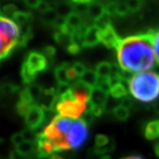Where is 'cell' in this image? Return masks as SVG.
Segmentation results:
<instances>
[{"instance_id": "34", "label": "cell", "mask_w": 159, "mask_h": 159, "mask_svg": "<svg viewBox=\"0 0 159 159\" xmlns=\"http://www.w3.org/2000/svg\"><path fill=\"white\" fill-rule=\"evenodd\" d=\"M66 25V18L62 17V16H57L56 20H55V22L53 24V26L56 29H57V30H60Z\"/></svg>"}, {"instance_id": "3", "label": "cell", "mask_w": 159, "mask_h": 159, "mask_svg": "<svg viewBox=\"0 0 159 159\" xmlns=\"http://www.w3.org/2000/svg\"><path fill=\"white\" fill-rule=\"evenodd\" d=\"M20 33L17 24L10 18L0 15V62L20 46Z\"/></svg>"}, {"instance_id": "42", "label": "cell", "mask_w": 159, "mask_h": 159, "mask_svg": "<svg viewBox=\"0 0 159 159\" xmlns=\"http://www.w3.org/2000/svg\"><path fill=\"white\" fill-rule=\"evenodd\" d=\"M122 159H144L142 157H140V156H136V155H132V156H128V157H126L125 158H122Z\"/></svg>"}, {"instance_id": "1", "label": "cell", "mask_w": 159, "mask_h": 159, "mask_svg": "<svg viewBox=\"0 0 159 159\" xmlns=\"http://www.w3.org/2000/svg\"><path fill=\"white\" fill-rule=\"evenodd\" d=\"M153 31L121 38L116 51L118 65L123 71L138 74L154 68L157 59L152 43Z\"/></svg>"}, {"instance_id": "8", "label": "cell", "mask_w": 159, "mask_h": 159, "mask_svg": "<svg viewBox=\"0 0 159 159\" xmlns=\"http://www.w3.org/2000/svg\"><path fill=\"white\" fill-rule=\"evenodd\" d=\"M120 40L121 38L119 37L111 23L107 25L105 28L100 29V43H102L106 48H117Z\"/></svg>"}, {"instance_id": "7", "label": "cell", "mask_w": 159, "mask_h": 159, "mask_svg": "<svg viewBox=\"0 0 159 159\" xmlns=\"http://www.w3.org/2000/svg\"><path fill=\"white\" fill-rule=\"evenodd\" d=\"M24 119L28 128L34 131L44 123L46 119L45 111L40 106V104L35 103L29 109L24 116Z\"/></svg>"}, {"instance_id": "29", "label": "cell", "mask_w": 159, "mask_h": 159, "mask_svg": "<svg viewBox=\"0 0 159 159\" xmlns=\"http://www.w3.org/2000/svg\"><path fill=\"white\" fill-rule=\"evenodd\" d=\"M72 67L74 70V72L76 73L77 76L80 78L83 74H85V72L87 71L86 66L81 62H74L72 64Z\"/></svg>"}, {"instance_id": "23", "label": "cell", "mask_w": 159, "mask_h": 159, "mask_svg": "<svg viewBox=\"0 0 159 159\" xmlns=\"http://www.w3.org/2000/svg\"><path fill=\"white\" fill-rule=\"evenodd\" d=\"M116 148V144L114 140L111 139L110 143H109L107 146L105 147H102V148H97L95 147L94 148V152L97 154V155H100V156H103V155H108L110 152H112L114 149Z\"/></svg>"}, {"instance_id": "9", "label": "cell", "mask_w": 159, "mask_h": 159, "mask_svg": "<svg viewBox=\"0 0 159 159\" xmlns=\"http://www.w3.org/2000/svg\"><path fill=\"white\" fill-rule=\"evenodd\" d=\"M100 43V29L96 24L87 26L83 32V48H93Z\"/></svg>"}, {"instance_id": "38", "label": "cell", "mask_w": 159, "mask_h": 159, "mask_svg": "<svg viewBox=\"0 0 159 159\" xmlns=\"http://www.w3.org/2000/svg\"><path fill=\"white\" fill-rule=\"evenodd\" d=\"M51 8V6H50V4L48 2H45V1H41L39 4V6L37 7V10L41 12V13H43L45 12L48 10H50Z\"/></svg>"}, {"instance_id": "20", "label": "cell", "mask_w": 159, "mask_h": 159, "mask_svg": "<svg viewBox=\"0 0 159 159\" xmlns=\"http://www.w3.org/2000/svg\"><path fill=\"white\" fill-rule=\"evenodd\" d=\"M112 114L116 119L119 121H125L130 117V111L128 109L125 108L121 104L117 105L115 108L112 110Z\"/></svg>"}, {"instance_id": "5", "label": "cell", "mask_w": 159, "mask_h": 159, "mask_svg": "<svg viewBox=\"0 0 159 159\" xmlns=\"http://www.w3.org/2000/svg\"><path fill=\"white\" fill-rule=\"evenodd\" d=\"M87 103L88 102L74 98L71 89L66 94L61 97H57V103L55 111L61 117L77 120L86 112Z\"/></svg>"}, {"instance_id": "40", "label": "cell", "mask_w": 159, "mask_h": 159, "mask_svg": "<svg viewBox=\"0 0 159 159\" xmlns=\"http://www.w3.org/2000/svg\"><path fill=\"white\" fill-rule=\"evenodd\" d=\"M10 159H26L25 157H22L20 156V154H18L15 150L12 151L11 154H10Z\"/></svg>"}, {"instance_id": "15", "label": "cell", "mask_w": 159, "mask_h": 159, "mask_svg": "<svg viewBox=\"0 0 159 159\" xmlns=\"http://www.w3.org/2000/svg\"><path fill=\"white\" fill-rule=\"evenodd\" d=\"M95 71L99 78H111L112 72V64L108 61H101L97 65Z\"/></svg>"}, {"instance_id": "39", "label": "cell", "mask_w": 159, "mask_h": 159, "mask_svg": "<svg viewBox=\"0 0 159 159\" xmlns=\"http://www.w3.org/2000/svg\"><path fill=\"white\" fill-rule=\"evenodd\" d=\"M41 1H37V0H27L25 1V5L28 6L29 8H32V9H36L39 6Z\"/></svg>"}, {"instance_id": "27", "label": "cell", "mask_w": 159, "mask_h": 159, "mask_svg": "<svg viewBox=\"0 0 159 159\" xmlns=\"http://www.w3.org/2000/svg\"><path fill=\"white\" fill-rule=\"evenodd\" d=\"M152 43H153L154 51H155V55H156V59L159 65V30L153 31Z\"/></svg>"}, {"instance_id": "21", "label": "cell", "mask_w": 159, "mask_h": 159, "mask_svg": "<svg viewBox=\"0 0 159 159\" xmlns=\"http://www.w3.org/2000/svg\"><path fill=\"white\" fill-rule=\"evenodd\" d=\"M57 13L54 7H51L50 10L42 13V20L43 22L48 25H53L56 19L57 18Z\"/></svg>"}, {"instance_id": "12", "label": "cell", "mask_w": 159, "mask_h": 159, "mask_svg": "<svg viewBox=\"0 0 159 159\" xmlns=\"http://www.w3.org/2000/svg\"><path fill=\"white\" fill-rule=\"evenodd\" d=\"M66 24L69 28L73 29L74 31H78L85 28L86 26H89L83 20L82 16L75 11L71 13L68 17L66 18Z\"/></svg>"}, {"instance_id": "14", "label": "cell", "mask_w": 159, "mask_h": 159, "mask_svg": "<svg viewBox=\"0 0 159 159\" xmlns=\"http://www.w3.org/2000/svg\"><path fill=\"white\" fill-rule=\"evenodd\" d=\"M69 65H70L69 63H62L55 68L54 74L58 84H71L67 77V72H66Z\"/></svg>"}, {"instance_id": "43", "label": "cell", "mask_w": 159, "mask_h": 159, "mask_svg": "<svg viewBox=\"0 0 159 159\" xmlns=\"http://www.w3.org/2000/svg\"><path fill=\"white\" fill-rule=\"evenodd\" d=\"M154 149H155V153L157 155V157H159V142L156 143V145L154 147Z\"/></svg>"}, {"instance_id": "19", "label": "cell", "mask_w": 159, "mask_h": 159, "mask_svg": "<svg viewBox=\"0 0 159 159\" xmlns=\"http://www.w3.org/2000/svg\"><path fill=\"white\" fill-rule=\"evenodd\" d=\"M55 10L57 11L58 16H62V17L67 18L74 11V5L72 4V2L67 3V2H63V3H59L56 7H54Z\"/></svg>"}, {"instance_id": "24", "label": "cell", "mask_w": 159, "mask_h": 159, "mask_svg": "<svg viewBox=\"0 0 159 159\" xmlns=\"http://www.w3.org/2000/svg\"><path fill=\"white\" fill-rule=\"evenodd\" d=\"M111 86H112V83H111V80L110 78H105V79L104 78H99L97 87L99 88L101 90L104 91L105 93L110 94Z\"/></svg>"}, {"instance_id": "41", "label": "cell", "mask_w": 159, "mask_h": 159, "mask_svg": "<svg viewBox=\"0 0 159 159\" xmlns=\"http://www.w3.org/2000/svg\"><path fill=\"white\" fill-rule=\"evenodd\" d=\"M34 159H53L52 155L49 156V155H43V154L36 153V156L34 157Z\"/></svg>"}, {"instance_id": "26", "label": "cell", "mask_w": 159, "mask_h": 159, "mask_svg": "<svg viewBox=\"0 0 159 159\" xmlns=\"http://www.w3.org/2000/svg\"><path fill=\"white\" fill-rule=\"evenodd\" d=\"M104 11L105 14L111 17L117 15V2H107L104 4Z\"/></svg>"}, {"instance_id": "35", "label": "cell", "mask_w": 159, "mask_h": 159, "mask_svg": "<svg viewBox=\"0 0 159 159\" xmlns=\"http://www.w3.org/2000/svg\"><path fill=\"white\" fill-rule=\"evenodd\" d=\"M81 47L78 44H75V43H70L67 47H66V51H68L70 54L72 55H76L78 54L80 51H81Z\"/></svg>"}, {"instance_id": "18", "label": "cell", "mask_w": 159, "mask_h": 159, "mask_svg": "<svg viewBox=\"0 0 159 159\" xmlns=\"http://www.w3.org/2000/svg\"><path fill=\"white\" fill-rule=\"evenodd\" d=\"M15 151L22 157H29L36 151V144L31 142H24L15 148Z\"/></svg>"}, {"instance_id": "13", "label": "cell", "mask_w": 159, "mask_h": 159, "mask_svg": "<svg viewBox=\"0 0 159 159\" xmlns=\"http://www.w3.org/2000/svg\"><path fill=\"white\" fill-rule=\"evenodd\" d=\"M144 136L148 141L159 138V119H154L146 124L144 127Z\"/></svg>"}, {"instance_id": "44", "label": "cell", "mask_w": 159, "mask_h": 159, "mask_svg": "<svg viewBox=\"0 0 159 159\" xmlns=\"http://www.w3.org/2000/svg\"><path fill=\"white\" fill-rule=\"evenodd\" d=\"M153 109H154V111L157 112V114H159V102H155L153 104Z\"/></svg>"}, {"instance_id": "6", "label": "cell", "mask_w": 159, "mask_h": 159, "mask_svg": "<svg viewBox=\"0 0 159 159\" xmlns=\"http://www.w3.org/2000/svg\"><path fill=\"white\" fill-rule=\"evenodd\" d=\"M89 126L81 119L74 120L73 125L66 136V141L68 142L70 148L78 149L82 147L89 137Z\"/></svg>"}, {"instance_id": "36", "label": "cell", "mask_w": 159, "mask_h": 159, "mask_svg": "<svg viewBox=\"0 0 159 159\" xmlns=\"http://www.w3.org/2000/svg\"><path fill=\"white\" fill-rule=\"evenodd\" d=\"M67 77H68V80L69 81L71 82V81H75L76 80V79L77 78H79L78 76H77V74H76V73L74 72V70L73 69V67H72V65L70 64L68 66V67H67Z\"/></svg>"}, {"instance_id": "45", "label": "cell", "mask_w": 159, "mask_h": 159, "mask_svg": "<svg viewBox=\"0 0 159 159\" xmlns=\"http://www.w3.org/2000/svg\"><path fill=\"white\" fill-rule=\"evenodd\" d=\"M152 72H154L155 74H157L159 76V65L158 64H157V65H156V66H154L153 71H152Z\"/></svg>"}, {"instance_id": "47", "label": "cell", "mask_w": 159, "mask_h": 159, "mask_svg": "<svg viewBox=\"0 0 159 159\" xmlns=\"http://www.w3.org/2000/svg\"><path fill=\"white\" fill-rule=\"evenodd\" d=\"M52 157H53V159H63L61 157H59V156H57V155H52Z\"/></svg>"}, {"instance_id": "11", "label": "cell", "mask_w": 159, "mask_h": 159, "mask_svg": "<svg viewBox=\"0 0 159 159\" xmlns=\"http://www.w3.org/2000/svg\"><path fill=\"white\" fill-rule=\"evenodd\" d=\"M87 15L91 20L95 21V23L97 22L105 15L104 4L101 2H91V4L89 6Z\"/></svg>"}, {"instance_id": "25", "label": "cell", "mask_w": 159, "mask_h": 159, "mask_svg": "<svg viewBox=\"0 0 159 159\" xmlns=\"http://www.w3.org/2000/svg\"><path fill=\"white\" fill-rule=\"evenodd\" d=\"M110 141H111V138H109L107 135L99 134L95 137V147L97 148L105 147L110 143Z\"/></svg>"}, {"instance_id": "37", "label": "cell", "mask_w": 159, "mask_h": 159, "mask_svg": "<svg viewBox=\"0 0 159 159\" xmlns=\"http://www.w3.org/2000/svg\"><path fill=\"white\" fill-rule=\"evenodd\" d=\"M119 104H121L122 106H124L125 108L126 109H129L133 106V99L131 98L130 97H125L124 98H122L121 100H120V103Z\"/></svg>"}, {"instance_id": "17", "label": "cell", "mask_w": 159, "mask_h": 159, "mask_svg": "<svg viewBox=\"0 0 159 159\" xmlns=\"http://www.w3.org/2000/svg\"><path fill=\"white\" fill-rule=\"evenodd\" d=\"M80 80L86 83L87 85L90 86L91 88H95V87H97L99 77L97 76L96 71H94L92 69H87L85 74L80 77Z\"/></svg>"}, {"instance_id": "32", "label": "cell", "mask_w": 159, "mask_h": 159, "mask_svg": "<svg viewBox=\"0 0 159 159\" xmlns=\"http://www.w3.org/2000/svg\"><path fill=\"white\" fill-rule=\"evenodd\" d=\"M11 143L15 146V148L19 146V145H20L21 143L25 142V140H24V137H23V134L21 132H19V133H15L11 138Z\"/></svg>"}, {"instance_id": "4", "label": "cell", "mask_w": 159, "mask_h": 159, "mask_svg": "<svg viewBox=\"0 0 159 159\" xmlns=\"http://www.w3.org/2000/svg\"><path fill=\"white\" fill-rule=\"evenodd\" d=\"M49 66V60L39 51H31L25 57L21 66L20 75L23 82L30 85L34 82L37 74L45 71Z\"/></svg>"}, {"instance_id": "16", "label": "cell", "mask_w": 159, "mask_h": 159, "mask_svg": "<svg viewBox=\"0 0 159 159\" xmlns=\"http://www.w3.org/2000/svg\"><path fill=\"white\" fill-rule=\"evenodd\" d=\"M125 83H123V82H118V83L111 86L110 94H111L112 98L121 100L122 98L128 96V91L126 89V87H125ZM127 86H128V84H127Z\"/></svg>"}, {"instance_id": "31", "label": "cell", "mask_w": 159, "mask_h": 159, "mask_svg": "<svg viewBox=\"0 0 159 159\" xmlns=\"http://www.w3.org/2000/svg\"><path fill=\"white\" fill-rule=\"evenodd\" d=\"M19 11L18 10V7L12 4H9V5H6L3 7V12L6 14L7 18L8 17H11L15 14V12H17ZM5 16V17H6Z\"/></svg>"}, {"instance_id": "46", "label": "cell", "mask_w": 159, "mask_h": 159, "mask_svg": "<svg viewBox=\"0 0 159 159\" xmlns=\"http://www.w3.org/2000/svg\"><path fill=\"white\" fill-rule=\"evenodd\" d=\"M100 159H111V156L110 155H103V156H101V158Z\"/></svg>"}, {"instance_id": "22", "label": "cell", "mask_w": 159, "mask_h": 159, "mask_svg": "<svg viewBox=\"0 0 159 159\" xmlns=\"http://www.w3.org/2000/svg\"><path fill=\"white\" fill-rule=\"evenodd\" d=\"M125 4L130 12L135 13L142 10L145 3L142 0H128V1H125Z\"/></svg>"}, {"instance_id": "33", "label": "cell", "mask_w": 159, "mask_h": 159, "mask_svg": "<svg viewBox=\"0 0 159 159\" xmlns=\"http://www.w3.org/2000/svg\"><path fill=\"white\" fill-rule=\"evenodd\" d=\"M95 116L93 115V114L91 113V112H89V111H86L85 113L82 115V117H81V120L85 123L86 125H88V126H89L91 125L93 123H94V120H95Z\"/></svg>"}, {"instance_id": "10", "label": "cell", "mask_w": 159, "mask_h": 159, "mask_svg": "<svg viewBox=\"0 0 159 159\" xmlns=\"http://www.w3.org/2000/svg\"><path fill=\"white\" fill-rule=\"evenodd\" d=\"M108 100L109 94L105 93L104 91L101 90L97 87L93 88V89L91 91L90 98H89V102L93 104V106L101 107V108L104 109Z\"/></svg>"}, {"instance_id": "28", "label": "cell", "mask_w": 159, "mask_h": 159, "mask_svg": "<svg viewBox=\"0 0 159 159\" xmlns=\"http://www.w3.org/2000/svg\"><path fill=\"white\" fill-rule=\"evenodd\" d=\"M130 11L125 2H117V15L120 17H125Z\"/></svg>"}, {"instance_id": "2", "label": "cell", "mask_w": 159, "mask_h": 159, "mask_svg": "<svg viewBox=\"0 0 159 159\" xmlns=\"http://www.w3.org/2000/svg\"><path fill=\"white\" fill-rule=\"evenodd\" d=\"M132 97L142 102H155L159 98V76L154 72H142L133 75L128 82Z\"/></svg>"}, {"instance_id": "30", "label": "cell", "mask_w": 159, "mask_h": 159, "mask_svg": "<svg viewBox=\"0 0 159 159\" xmlns=\"http://www.w3.org/2000/svg\"><path fill=\"white\" fill-rule=\"evenodd\" d=\"M42 53H43V54L45 56L46 58L50 61V60H52V59L54 58V57H55V55H56V48L51 45L46 46V47H44V48L43 49Z\"/></svg>"}]
</instances>
